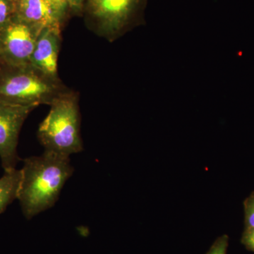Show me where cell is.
Returning a JSON list of instances; mask_svg holds the SVG:
<instances>
[{
	"mask_svg": "<svg viewBox=\"0 0 254 254\" xmlns=\"http://www.w3.org/2000/svg\"><path fill=\"white\" fill-rule=\"evenodd\" d=\"M23 162L17 200L25 218L31 220L54 206L73 168L69 157L47 151Z\"/></svg>",
	"mask_w": 254,
	"mask_h": 254,
	"instance_id": "6da1fadb",
	"label": "cell"
},
{
	"mask_svg": "<svg viewBox=\"0 0 254 254\" xmlns=\"http://www.w3.org/2000/svg\"><path fill=\"white\" fill-rule=\"evenodd\" d=\"M69 91L59 78L48 76L31 64L11 66L0 63V103L51 105Z\"/></svg>",
	"mask_w": 254,
	"mask_h": 254,
	"instance_id": "7a4b0ae2",
	"label": "cell"
},
{
	"mask_svg": "<svg viewBox=\"0 0 254 254\" xmlns=\"http://www.w3.org/2000/svg\"><path fill=\"white\" fill-rule=\"evenodd\" d=\"M50 107L38 130V140L44 151L67 157L81 152L83 145L77 93L70 90Z\"/></svg>",
	"mask_w": 254,
	"mask_h": 254,
	"instance_id": "3957f363",
	"label": "cell"
},
{
	"mask_svg": "<svg viewBox=\"0 0 254 254\" xmlns=\"http://www.w3.org/2000/svg\"><path fill=\"white\" fill-rule=\"evenodd\" d=\"M148 0H84L82 14L87 26L113 42L143 22Z\"/></svg>",
	"mask_w": 254,
	"mask_h": 254,
	"instance_id": "277c9868",
	"label": "cell"
},
{
	"mask_svg": "<svg viewBox=\"0 0 254 254\" xmlns=\"http://www.w3.org/2000/svg\"><path fill=\"white\" fill-rule=\"evenodd\" d=\"M41 31L14 17L0 29V63L11 66L28 64Z\"/></svg>",
	"mask_w": 254,
	"mask_h": 254,
	"instance_id": "5b68a950",
	"label": "cell"
},
{
	"mask_svg": "<svg viewBox=\"0 0 254 254\" xmlns=\"http://www.w3.org/2000/svg\"><path fill=\"white\" fill-rule=\"evenodd\" d=\"M36 108L0 103V160L4 173L16 170L21 160L18 136L25 120Z\"/></svg>",
	"mask_w": 254,
	"mask_h": 254,
	"instance_id": "8992f818",
	"label": "cell"
},
{
	"mask_svg": "<svg viewBox=\"0 0 254 254\" xmlns=\"http://www.w3.org/2000/svg\"><path fill=\"white\" fill-rule=\"evenodd\" d=\"M62 28L43 29L37 38L30 63L43 73L53 78L58 77V57L61 46Z\"/></svg>",
	"mask_w": 254,
	"mask_h": 254,
	"instance_id": "52a82bcc",
	"label": "cell"
},
{
	"mask_svg": "<svg viewBox=\"0 0 254 254\" xmlns=\"http://www.w3.org/2000/svg\"><path fill=\"white\" fill-rule=\"evenodd\" d=\"M15 17L41 31L47 28H62L63 23L47 0H17Z\"/></svg>",
	"mask_w": 254,
	"mask_h": 254,
	"instance_id": "ba28073f",
	"label": "cell"
},
{
	"mask_svg": "<svg viewBox=\"0 0 254 254\" xmlns=\"http://www.w3.org/2000/svg\"><path fill=\"white\" fill-rule=\"evenodd\" d=\"M21 175V170L16 169L6 172L0 178V215L17 199Z\"/></svg>",
	"mask_w": 254,
	"mask_h": 254,
	"instance_id": "9c48e42d",
	"label": "cell"
},
{
	"mask_svg": "<svg viewBox=\"0 0 254 254\" xmlns=\"http://www.w3.org/2000/svg\"><path fill=\"white\" fill-rule=\"evenodd\" d=\"M15 4L11 0H0V29L14 18Z\"/></svg>",
	"mask_w": 254,
	"mask_h": 254,
	"instance_id": "30bf717a",
	"label": "cell"
},
{
	"mask_svg": "<svg viewBox=\"0 0 254 254\" xmlns=\"http://www.w3.org/2000/svg\"><path fill=\"white\" fill-rule=\"evenodd\" d=\"M58 15L63 23L71 14L69 0H47Z\"/></svg>",
	"mask_w": 254,
	"mask_h": 254,
	"instance_id": "8fae6325",
	"label": "cell"
},
{
	"mask_svg": "<svg viewBox=\"0 0 254 254\" xmlns=\"http://www.w3.org/2000/svg\"><path fill=\"white\" fill-rule=\"evenodd\" d=\"M245 229L254 228V191L244 202Z\"/></svg>",
	"mask_w": 254,
	"mask_h": 254,
	"instance_id": "7c38bea8",
	"label": "cell"
},
{
	"mask_svg": "<svg viewBox=\"0 0 254 254\" xmlns=\"http://www.w3.org/2000/svg\"><path fill=\"white\" fill-rule=\"evenodd\" d=\"M228 244V236L227 235H222L213 242L205 254H227Z\"/></svg>",
	"mask_w": 254,
	"mask_h": 254,
	"instance_id": "4fadbf2b",
	"label": "cell"
},
{
	"mask_svg": "<svg viewBox=\"0 0 254 254\" xmlns=\"http://www.w3.org/2000/svg\"><path fill=\"white\" fill-rule=\"evenodd\" d=\"M242 245L254 253V228L245 229L242 237Z\"/></svg>",
	"mask_w": 254,
	"mask_h": 254,
	"instance_id": "5bb4252c",
	"label": "cell"
},
{
	"mask_svg": "<svg viewBox=\"0 0 254 254\" xmlns=\"http://www.w3.org/2000/svg\"><path fill=\"white\" fill-rule=\"evenodd\" d=\"M71 14L81 15L84 0H69Z\"/></svg>",
	"mask_w": 254,
	"mask_h": 254,
	"instance_id": "9a60e30c",
	"label": "cell"
},
{
	"mask_svg": "<svg viewBox=\"0 0 254 254\" xmlns=\"http://www.w3.org/2000/svg\"><path fill=\"white\" fill-rule=\"evenodd\" d=\"M11 1H14V2H15V1H17V0H11Z\"/></svg>",
	"mask_w": 254,
	"mask_h": 254,
	"instance_id": "2e32d148",
	"label": "cell"
}]
</instances>
